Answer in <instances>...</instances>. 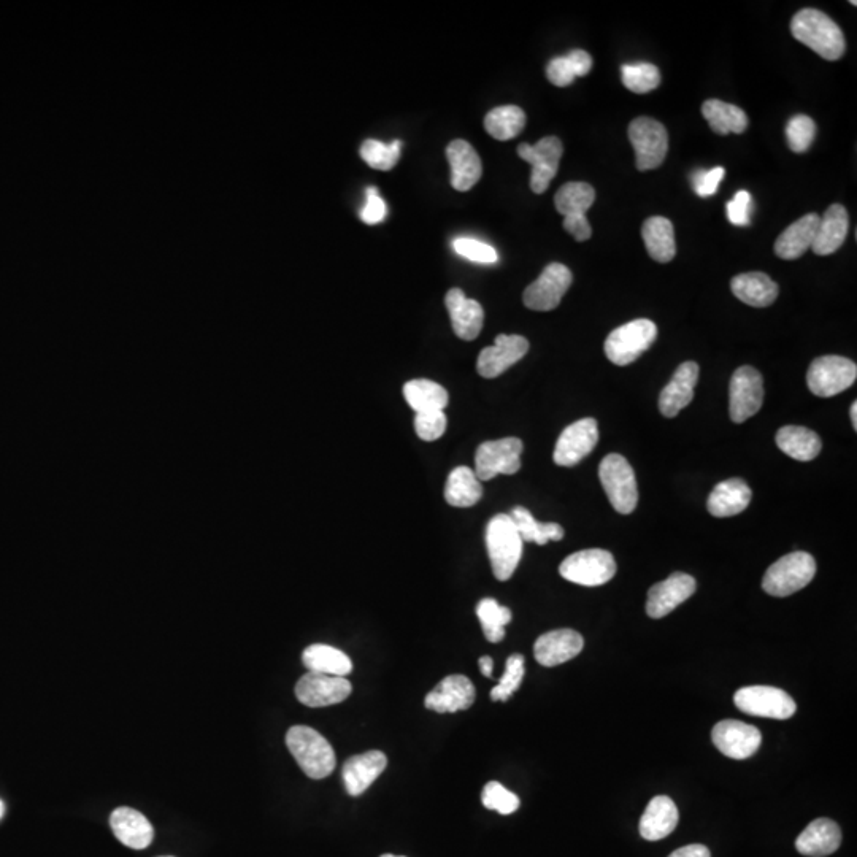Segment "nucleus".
I'll return each instance as SVG.
<instances>
[{"label":"nucleus","mask_w":857,"mask_h":857,"mask_svg":"<svg viewBox=\"0 0 857 857\" xmlns=\"http://www.w3.org/2000/svg\"><path fill=\"white\" fill-rule=\"evenodd\" d=\"M448 426L445 412L416 413L415 431L424 442H435L443 437Z\"/></svg>","instance_id":"nucleus-49"},{"label":"nucleus","mask_w":857,"mask_h":857,"mask_svg":"<svg viewBox=\"0 0 857 857\" xmlns=\"http://www.w3.org/2000/svg\"><path fill=\"white\" fill-rule=\"evenodd\" d=\"M711 740L727 758L743 761L758 753L761 748L762 734L758 727L751 724L737 721V719H726L716 724L711 732Z\"/></svg>","instance_id":"nucleus-15"},{"label":"nucleus","mask_w":857,"mask_h":857,"mask_svg":"<svg viewBox=\"0 0 857 857\" xmlns=\"http://www.w3.org/2000/svg\"><path fill=\"white\" fill-rule=\"evenodd\" d=\"M816 137V124L807 115L792 116L786 126V139L794 153H805Z\"/></svg>","instance_id":"nucleus-46"},{"label":"nucleus","mask_w":857,"mask_h":857,"mask_svg":"<svg viewBox=\"0 0 857 857\" xmlns=\"http://www.w3.org/2000/svg\"><path fill=\"white\" fill-rule=\"evenodd\" d=\"M526 126V113L516 105L497 107L486 115L485 129L492 139L507 142L515 139Z\"/></svg>","instance_id":"nucleus-40"},{"label":"nucleus","mask_w":857,"mask_h":857,"mask_svg":"<svg viewBox=\"0 0 857 857\" xmlns=\"http://www.w3.org/2000/svg\"><path fill=\"white\" fill-rule=\"evenodd\" d=\"M751 497L753 492L742 478H731L719 483L711 491L707 502L708 512L716 518H731L750 507Z\"/></svg>","instance_id":"nucleus-29"},{"label":"nucleus","mask_w":857,"mask_h":857,"mask_svg":"<svg viewBox=\"0 0 857 857\" xmlns=\"http://www.w3.org/2000/svg\"><path fill=\"white\" fill-rule=\"evenodd\" d=\"M815 575V558L805 551H796L770 565L762 580V588L770 596L788 597L810 585Z\"/></svg>","instance_id":"nucleus-4"},{"label":"nucleus","mask_w":857,"mask_h":857,"mask_svg":"<svg viewBox=\"0 0 857 857\" xmlns=\"http://www.w3.org/2000/svg\"><path fill=\"white\" fill-rule=\"evenodd\" d=\"M678 819L677 805L670 797H654L640 819V835L648 842H658L677 829Z\"/></svg>","instance_id":"nucleus-30"},{"label":"nucleus","mask_w":857,"mask_h":857,"mask_svg":"<svg viewBox=\"0 0 857 857\" xmlns=\"http://www.w3.org/2000/svg\"><path fill=\"white\" fill-rule=\"evenodd\" d=\"M727 216L734 226H748L751 220V194L738 191L731 202H727Z\"/></svg>","instance_id":"nucleus-53"},{"label":"nucleus","mask_w":857,"mask_h":857,"mask_svg":"<svg viewBox=\"0 0 857 857\" xmlns=\"http://www.w3.org/2000/svg\"><path fill=\"white\" fill-rule=\"evenodd\" d=\"M840 845L842 831L835 821L827 818L815 819L796 840L797 851L808 857L831 856Z\"/></svg>","instance_id":"nucleus-27"},{"label":"nucleus","mask_w":857,"mask_h":857,"mask_svg":"<svg viewBox=\"0 0 857 857\" xmlns=\"http://www.w3.org/2000/svg\"><path fill=\"white\" fill-rule=\"evenodd\" d=\"M572 272L559 262L546 266L534 283L524 291V305L535 312H551L561 304L562 297L572 285Z\"/></svg>","instance_id":"nucleus-12"},{"label":"nucleus","mask_w":857,"mask_h":857,"mask_svg":"<svg viewBox=\"0 0 857 857\" xmlns=\"http://www.w3.org/2000/svg\"><path fill=\"white\" fill-rule=\"evenodd\" d=\"M669 857H711L710 850L704 845L683 846L680 850L673 851Z\"/></svg>","instance_id":"nucleus-56"},{"label":"nucleus","mask_w":857,"mask_h":857,"mask_svg":"<svg viewBox=\"0 0 857 857\" xmlns=\"http://www.w3.org/2000/svg\"><path fill=\"white\" fill-rule=\"evenodd\" d=\"M818 226L819 216L816 213L802 216L778 237L775 242V254L784 261H794L804 256L813 245Z\"/></svg>","instance_id":"nucleus-31"},{"label":"nucleus","mask_w":857,"mask_h":857,"mask_svg":"<svg viewBox=\"0 0 857 857\" xmlns=\"http://www.w3.org/2000/svg\"><path fill=\"white\" fill-rule=\"evenodd\" d=\"M529 342L521 335H497L496 343L486 346L478 356L477 370L481 377L497 378L526 356Z\"/></svg>","instance_id":"nucleus-18"},{"label":"nucleus","mask_w":857,"mask_h":857,"mask_svg":"<svg viewBox=\"0 0 857 857\" xmlns=\"http://www.w3.org/2000/svg\"><path fill=\"white\" fill-rule=\"evenodd\" d=\"M286 745L307 777L323 780L334 772L337 765L334 748L312 727H291L286 734Z\"/></svg>","instance_id":"nucleus-2"},{"label":"nucleus","mask_w":857,"mask_h":857,"mask_svg":"<svg viewBox=\"0 0 857 857\" xmlns=\"http://www.w3.org/2000/svg\"><path fill=\"white\" fill-rule=\"evenodd\" d=\"M697 583L688 573L677 572L648 591L646 613L653 619H661L672 613L696 592Z\"/></svg>","instance_id":"nucleus-19"},{"label":"nucleus","mask_w":857,"mask_h":857,"mask_svg":"<svg viewBox=\"0 0 857 857\" xmlns=\"http://www.w3.org/2000/svg\"><path fill=\"white\" fill-rule=\"evenodd\" d=\"M546 77L550 80L551 85L558 86V88L572 85L577 78L567 56L551 59L546 66Z\"/></svg>","instance_id":"nucleus-52"},{"label":"nucleus","mask_w":857,"mask_h":857,"mask_svg":"<svg viewBox=\"0 0 857 857\" xmlns=\"http://www.w3.org/2000/svg\"><path fill=\"white\" fill-rule=\"evenodd\" d=\"M478 664H480L481 673H483L485 677L492 678V669H494V662H492V659L489 658V656H483V658H480V661H478Z\"/></svg>","instance_id":"nucleus-57"},{"label":"nucleus","mask_w":857,"mask_h":857,"mask_svg":"<svg viewBox=\"0 0 857 857\" xmlns=\"http://www.w3.org/2000/svg\"><path fill=\"white\" fill-rule=\"evenodd\" d=\"M483 497V486L470 467H456L448 475L445 486V500L448 505L456 508H469L480 502Z\"/></svg>","instance_id":"nucleus-35"},{"label":"nucleus","mask_w":857,"mask_h":857,"mask_svg":"<svg viewBox=\"0 0 857 857\" xmlns=\"http://www.w3.org/2000/svg\"><path fill=\"white\" fill-rule=\"evenodd\" d=\"M724 175H726V170L723 167H715V169L705 170V172L700 170V172L694 173V177H692L694 191L700 197L715 196Z\"/></svg>","instance_id":"nucleus-50"},{"label":"nucleus","mask_w":857,"mask_h":857,"mask_svg":"<svg viewBox=\"0 0 857 857\" xmlns=\"http://www.w3.org/2000/svg\"><path fill=\"white\" fill-rule=\"evenodd\" d=\"M523 539L510 515H496L486 527V548L494 577L507 581L513 577L523 556Z\"/></svg>","instance_id":"nucleus-3"},{"label":"nucleus","mask_w":857,"mask_h":857,"mask_svg":"<svg viewBox=\"0 0 857 857\" xmlns=\"http://www.w3.org/2000/svg\"><path fill=\"white\" fill-rule=\"evenodd\" d=\"M777 445L789 458L800 462L818 458L823 442L816 432L802 426H784L777 434Z\"/></svg>","instance_id":"nucleus-34"},{"label":"nucleus","mask_w":857,"mask_h":857,"mask_svg":"<svg viewBox=\"0 0 857 857\" xmlns=\"http://www.w3.org/2000/svg\"><path fill=\"white\" fill-rule=\"evenodd\" d=\"M857 366L843 356H823L811 362L808 389L818 397H834L854 385Z\"/></svg>","instance_id":"nucleus-9"},{"label":"nucleus","mask_w":857,"mask_h":857,"mask_svg":"<svg viewBox=\"0 0 857 857\" xmlns=\"http://www.w3.org/2000/svg\"><path fill=\"white\" fill-rule=\"evenodd\" d=\"M475 697V686L466 675H450L427 694L424 705L437 713H456L472 707Z\"/></svg>","instance_id":"nucleus-20"},{"label":"nucleus","mask_w":857,"mask_h":857,"mask_svg":"<svg viewBox=\"0 0 857 857\" xmlns=\"http://www.w3.org/2000/svg\"><path fill=\"white\" fill-rule=\"evenodd\" d=\"M735 705L746 715L759 718L789 719L796 713L797 705L783 689L772 686H748L735 692Z\"/></svg>","instance_id":"nucleus-11"},{"label":"nucleus","mask_w":857,"mask_h":857,"mask_svg":"<svg viewBox=\"0 0 857 857\" xmlns=\"http://www.w3.org/2000/svg\"><path fill=\"white\" fill-rule=\"evenodd\" d=\"M481 802L488 810L499 811L500 815H512L521 805L519 797L497 781L486 784Z\"/></svg>","instance_id":"nucleus-47"},{"label":"nucleus","mask_w":857,"mask_h":857,"mask_svg":"<svg viewBox=\"0 0 857 857\" xmlns=\"http://www.w3.org/2000/svg\"><path fill=\"white\" fill-rule=\"evenodd\" d=\"M629 140L635 151L637 169L640 172L658 169L669 151V134L664 124L642 116L629 124Z\"/></svg>","instance_id":"nucleus-8"},{"label":"nucleus","mask_w":857,"mask_h":857,"mask_svg":"<svg viewBox=\"0 0 857 857\" xmlns=\"http://www.w3.org/2000/svg\"><path fill=\"white\" fill-rule=\"evenodd\" d=\"M388 215L385 200L381 199L377 188L366 189V205L361 210V220L366 224H378L385 220Z\"/></svg>","instance_id":"nucleus-51"},{"label":"nucleus","mask_w":857,"mask_h":857,"mask_svg":"<svg viewBox=\"0 0 857 857\" xmlns=\"http://www.w3.org/2000/svg\"><path fill=\"white\" fill-rule=\"evenodd\" d=\"M594 200H596V191L591 185L583 181H573V183H565L559 189L554 197V205L565 218V216L586 215Z\"/></svg>","instance_id":"nucleus-41"},{"label":"nucleus","mask_w":857,"mask_h":857,"mask_svg":"<svg viewBox=\"0 0 857 857\" xmlns=\"http://www.w3.org/2000/svg\"><path fill=\"white\" fill-rule=\"evenodd\" d=\"M562 153L564 147L558 137H545L535 145H519V158L532 166L531 189L535 194L545 193L553 178L558 175Z\"/></svg>","instance_id":"nucleus-14"},{"label":"nucleus","mask_w":857,"mask_h":857,"mask_svg":"<svg viewBox=\"0 0 857 857\" xmlns=\"http://www.w3.org/2000/svg\"><path fill=\"white\" fill-rule=\"evenodd\" d=\"M477 616L488 642L499 643L505 638V626L512 621L510 608L502 607L496 599L486 597L477 605Z\"/></svg>","instance_id":"nucleus-42"},{"label":"nucleus","mask_w":857,"mask_h":857,"mask_svg":"<svg viewBox=\"0 0 857 857\" xmlns=\"http://www.w3.org/2000/svg\"><path fill=\"white\" fill-rule=\"evenodd\" d=\"M850 229V216L846 208L840 204L827 208L823 218H819L818 231L813 240V253L818 256H829L842 248Z\"/></svg>","instance_id":"nucleus-28"},{"label":"nucleus","mask_w":857,"mask_h":857,"mask_svg":"<svg viewBox=\"0 0 857 857\" xmlns=\"http://www.w3.org/2000/svg\"><path fill=\"white\" fill-rule=\"evenodd\" d=\"M731 289L738 300L750 307H769L778 297L777 283L762 272L737 275L732 278Z\"/></svg>","instance_id":"nucleus-32"},{"label":"nucleus","mask_w":857,"mask_h":857,"mask_svg":"<svg viewBox=\"0 0 857 857\" xmlns=\"http://www.w3.org/2000/svg\"><path fill=\"white\" fill-rule=\"evenodd\" d=\"M110 826L115 837L132 850H145L153 842V826L134 808H116L110 816Z\"/></svg>","instance_id":"nucleus-26"},{"label":"nucleus","mask_w":857,"mask_h":857,"mask_svg":"<svg viewBox=\"0 0 857 857\" xmlns=\"http://www.w3.org/2000/svg\"><path fill=\"white\" fill-rule=\"evenodd\" d=\"M856 412H857V404H856V402H854V404L851 405V421H853L854 431H857V416H856L857 413Z\"/></svg>","instance_id":"nucleus-58"},{"label":"nucleus","mask_w":857,"mask_h":857,"mask_svg":"<svg viewBox=\"0 0 857 857\" xmlns=\"http://www.w3.org/2000/svg\"><path fill=\"white\" fill-rule=\"evenodd\" d=\"M600 483L610 504L621 515L634 512L638 504L637 480L634 469L621 454H608L599 467Z\"/></svg>","instance_id":"nucleus-6"},{"label":"nucleus","mask_w":857,"mask_h":857,"mask_svg":"<svg viewBox=\"0 0 857 857\" xmlns=\"http://www.w3.org/2000/svg\"><path fill=\"white\" fill-rule=\"evenodd\" d=\"M524 678V658L521 654H512L507 659L505 672L499 680V685L491 691L494 702H507L518 691Z\"/></svg>","instance_id":"nucleus-45"},{"label":"nucleus","mask_w":857,"mask_h":857,"mask_svg":"<svg viewBox=\"0 0 857 857\" xmlns=\"http://www.w3.org/2000/svg\"><path fill=\"white\" fill-rule=\"evenodd\" d=\"M658 337V327L650 319H634L610 332L605 340V354L615 366H629L645 351L650 350Z\"/></svg>","instance_id":"nucleus-5"},{"label":"nucleus","mask_w":857,"mask_h":857,"mask_svg":"<svg viewBox=\"0 0 857 857\" xmlns=\"http://www.w3.org/2000/svg\"><path fill=\"white\" fill-rule=\"evenodd\" d=\"M353 686L343 677L308 672L297 681L296 696L300 704L310 708L331 707L345 702Z\"/></svg>","instance_id":"nucleus-17"},{"label":"nucleus","mask_w":857,"mask_h":857,"mask_svg":"<svg viewBox=\"0 0 857 857\" xmlns=\"http://www.w3.org/2000/svg\"><path fill=\"white\" fill-rule=\"evenodd\" d=\"M583 646H585V640L572 629L546 632L535 642V659L545 667H556L577 658L583 651Z\"/></svg>","instance_id":"nucleus-22"},{"label":"nucleus","mask_w":857,"mask_h":857,"mask_svg":"<svg viewBox=\"0 0 857 857\" xmlns=\"http://www.w3.org/2000/svg\"><path fill=\"white\" fill-rule=\"evenodd\" d=\"M599 442V426L594 418L580 419L565 427L554 448L553 459L558 466L573 467L592 453Z\"/></svg>","instance_id":"nucleus-16"},{"label":"nucleus","mask_w":857,"mask_h":857,"mask_svg":"<svg viewBox=\"0 0 857 857\" xmlns=\"http://www.w3.org/2000/svg\"><path fill=\"white\" fill-rule=\"evenodd\" d=\"M764 402V381L754 367L743 366L735 370L729 386V413L734 423H745L746 419L761 410Z\"/></svg>","instance_id":"nucleus-13"},{"label":"nucleus","mask_w":857,"mask_h":857,"mask_svg":"<svg viewBox=\"0 0 857 857\" xmlns=\"http://www.w3.org/2000/svg\"><path fill=\"white\" fill-rule=\"evenodd\" d=\"M404 396L415 413L445 412L448 392L439 383L431 380H412L404 386Z\"/></svg>","instance_id":"nucleus-38"},{"label":"nucleus","mask_w":857,"mask_h":857,"mask_svg":"<svg viewBox=\"0 0 857 857\" xmlns=\"http://www.w3.org/2000/svg\"><path fill=\"white\" fill-rule=\"evenodd\" d=\"M446 158L451 166V186L466 193L480 181L483 166L475 148L466 140H454L446 148Z\"/></svg>","instance_id":"nucleus-25"},{"label":"nucleus","mask_w":857,"mask_h":857,"mask_svg":"<svg viewBox=\"0 0 857 857\" xmlns=\"http://www.w3.org/2000/svg\"><path fill=\"white\" fill-rule=\"evenodd\" d=\"M562 578L575 585L602 586L616 575V562L612 553L605 550H583L570 554L559 567Z\"/></svg>","instance_id":"nucleus-7"},{"label":"nucleus","mask_w":857,"mask_h":857,"mask_svg":"<svg viewBox=\"0 0 857 857\" xmlns=\"http://www.w3.org/2000/svg\"><path fill=\"white\" fill-rule=\"evenodd\" d=\"M4 813H5V805H4V802H2V800H0V819H2V816H4Z\"/></svg>","instance_id":"nucleus-59"},{"label":"nucleus","mask_w":857,"mask_h":857,"mask_svg":"<svg viewBox=\"0 0 857 857\" xmlns=\"http://www.w3.org/2000/svg\"><path fill=\"white\" fill-rule=\"evenodd\" d=\"M388 758L383 751L372 750L348 759L343 765L345 789L351 797H358L372 786L373 781L385 772Z\"/></svg>","instance_id":"nucleus-23"},{"label":"nucleus","mask_w":857,"mask_h":857,"mask_svg":"<svg viewBox=\"0 0 857 857\" xmlns=\"http://www.w3.org/2000/svg\"><path fill=\"white\" fill-rule=\"evenodd\" d=\"M523 442L516 437L481 443L475 454V475L489 481L497 475H513L521 469Z\"/></svg>","instance_id":"nucleus-10"},{"label":"nucleus","mask_w":857,"mask_h":857,"mask_svg":"<svg viewBox=\"0 0 857 857\" xmlns=\"http://www.w3.org/2000/svg\"><path fill=\"white\" fill-rule=\"evenodd\" d=\"M454 253H458L461 258L469 259V261L477 262V264H496L499 259L496 248H492L488 243L481 242L477 239H469V237H459L453 242Z\"/></svg>","instance_id":"nucleus-48"},{"label":"nucleus","mask_w":857,"mask_h":857,"mask_svg":"<svg viewBox=\"0 0 857 857\" xmlns=\"http://www.w3.org/2000/svg\"><path fill=\"white\" fill-rule=\"evenodd\" d=\"M567 59L570 61L575 77H586L592 69L591 54L585 50H573L567 54Z\"/></svg>","instance_id":"nucleus-55"},{"label":"nucleus","mask_w":857,"mask_h":857,"mask_svg":"<svg viewBox=\"0 0 857 857\" xmlns=\"http://www.w3.org/2000/svg\"><path fill=\"white\" fill-rule=\"evenodd\" d=\"M400 151H402L400 140H394L389 145L378 140H366L362 143L361 158L372 169L388 172L399 162Z\"/></svg>","instance_id":"nucleus-44"},{"label":"nucleus","mask_w":857,"mask_h":857,"mask_svg":"<svg viewBox=\"0 0 857 857\" xmlns=\"http://www.w3.org/2000/svg\"><path fill=\"white\" fill-rule=\"evenodd\" d=\"M302 662L308 672L324 673L332 677L345 678L353 672V662L343 651L321 643L308 646L302 654Z\"/></svg>","instance_id":"nucleus-36"},{"label":"nucleus","mask_w":857,"mask_h":857,"mask_svg":"<svg viewBox=\"0 0 857 857\" xmlns=\"http://www.w3.org/2000/svg\"><path fill=\"white\" fill-rule=\"evenodd\" d=\"M702 115L708 126L719 135L743 134L748 127V116L737 105L723 100L710 99L702 105Z\"/></svg>","instance_id":"nucleus-37"},{"label":"nucleus","mask_w":857,"mask_h":857,"mask_svg":"<svg viewBox=\"0 0 857 857\" xmlns=\"http://www.w3.org/2000/svg\"><path fill=\"white\" fill-rule=\"evenodd\" d=\"M564 229L572 235L577 242H586L591 239L592 229L586 215L565 216Z\"/></svg>","instance_id":"nucleus-54"},{"label":"nucleus","mask_w":857,"mask_h":857,"mask_svg":"<svg viewBox=\"0 0 857 857\" xmlns=\"http://www.w3.org/2000/svg\"><path fill=\"white\" fill-rule=\"evenodd\" d=\"M381 857H405V856H392V854H383Z\"/></svg>","instance_id":"nucleus-60"},{"label":"nucleus","mask_w":857,"mask_h":857,"mask_svg":"<svg viewBox=\"0 0 857 857\" xmlns=\"http://www.w3.org/2000/svg\"><path fill=\"white\" fill-rule=\"evenodd\" d=\"M794 39L819 54L826 61H838L845 54L846 42L842 29L816 8H804L791 21Z\"/></svg>","instance_id":"nucleus-1"},{"label":"nucleus","mask_w":857,"mask_h":857,"mask_svg":"<svg viewBox=\"0 0 857 857\" xmlns=\"http://www.w3.org/2000/svg\"><path fill=\"white\" fill-rule=\"evenodd\" d=\"M643 242L646 251L651 258L661 264L672 261L677 254V243H675V229L664 216H653L643 223Z\"/></svg>","instance_id":"nucleus-33"},{"label":"nucleus","mask_w":857,"mask_h":857,"mask_svg":"<svg viewBox=\"0 0 857 857\" xmlns=\"http://www.w3.org/2000/svg\"><path fill=\"white\" fill-rule=\"evenodd\" d=\"M445 304L454 334L467 342L477 339L485 321V312L477 300L469 299L462 289L454 288L446 294Z\"/></svg>","instance_id":"nucleus-24"},{"label":"nucleus","mask_w":857,"mask_h":857,"mask_svg":"<svg viewBox=\"0 0 857 857\" xmlns=\"http://www.w3.org/2000/svg\"><path fill=\"white\" fill-rule=\"evenodd\" d=\"M510 518L513 519L516 529L523 542L537 543V545H546L550 540L559 542L564 539V529L558 523H540L534 518L527 508L515 507L510 513Z\"/></svg>","instance_id":"nucleus-39"},{"label":"nucleus","mask_w":857,"mask_h":857,"mask_svg":"<svg viewBox=\"0 0 857 857\" xmlns=\"http://www.w3.org/2000/svg\"><path fill=\"white\" fill-rule=\"evenodd\" d=\"M699 366L696 362H683L673 373L669 385L659 396V410L665 418H675L694 399V389L699 381Z\"/></svg>","instance_id":"nucleus-21"},{"label":"nucleus","mask_w":857,"mask_h":857,"mask_svg":"<svg viewBox=\"0 0 857 857\" xmlns=\"http://www.w3.org/2000/svg\"><path fill=\"white\" fill-rule=\"evenodd\" d=\"M621 80L632 93L648 94L661 85V72L650 62L624 64L621 67Z\"/></svg>","instance_id":"nucleus-43"}]
</instances>
